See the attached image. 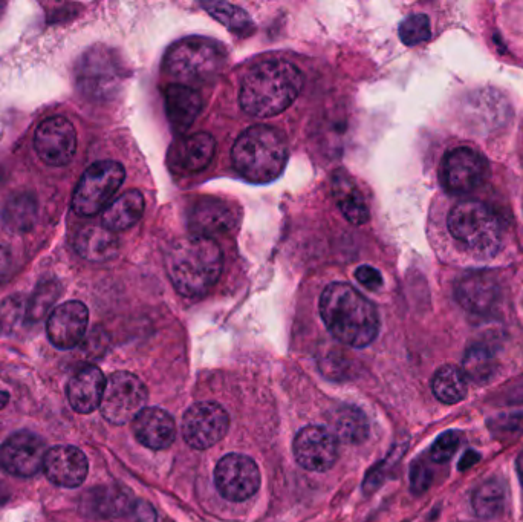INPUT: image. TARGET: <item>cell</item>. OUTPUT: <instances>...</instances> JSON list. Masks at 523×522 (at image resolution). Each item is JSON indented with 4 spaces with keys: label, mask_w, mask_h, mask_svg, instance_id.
Segmentation results:
<instances>
[{
    "label": "cell",
    "mask_w": 523,
    "mask_h": 522,
    "mask_svg": "<svg viewBox=\"0 0 523 522\" xmlns=\"http://www.w3.org/2000/svg\"><path fill=\"white\" fill-rule=\"evenodd\" d=\"M462 371H464L465 377L476 385H485L496 374V360L485 346H472L465 353Z\"/></svg>",
    "instance_id": "32"
},
{
    "label": "cell",
    "mask_w": 523,
    "mask_h": 522,
    "mask_svg": "<svg viewBox=\"0 0 523 522\" xmlns=\"http://www.w3.org/2000/svg\"><path fill=\"white\" fill-rule=\"evenodd\" d=\"M60 285L56 281L40 282L33 296L26 301V320L28 323L40 322L48 316L60 297Z\"/></svg>",
    "instance_id": "33"
},
{
    "label": "cell",
    "mask_w": 523,
    "mask_h": 522,
    "mask_svg": "<svg viewBox=\"0 0 523 522\" xmlns=\"http://www.w3.org/2000/svg\"><path fill=\"white\" fill-rule=\"evenodd\" d=\"M479 458H481V455H479L478 452H475V451L465 452L464 457H462V460L459 461L458 469L459 470L470 469V467H473V466H475L476 463H478Z\"/></svg>",
    "instance_id": "41"
},
{
    "label": "cell",
    "mask_w": 523,
    "mask_h": 522,
    "mask_svg": "<svg viewBox=\"0 0 523 522\" xmlns=\"http://www.w3.org/2000/svg\"><path fill=\"white\" fill-rule=\"evenodd\" d=\"M456 299L470 313L485 314L498 302L499 284L487 271H472L455 285Z\"/></svg>",
    "instance_id": "19"
},
{
    "label": "cell",
    "mask_w": 523,
    "mask_h": 522,
    "mask_svg": "<svg viewBox=\"0 0 523 522\" xmlns=\"http://www.w3.org/2000/svg\"><path fill=\"white\" fill-rule=\"evenodd\" d=\"M432 36L430 20L426 14H412L401 22L400 39L404 45L416 46L427 42Z\"/></svg>",
    "instance_id": "34"
},
{
    "label": "cell",
    "mask_w": 523,
    "mask_h": 522,
    "mask_svg": "<svg viewBox=\"0 0 523 522\" xmlns=\"http://www.w3.org/2000/svg\"><path fill=\"white\" fill-rule=\"evenodd\" d=\"M432 391L436 399L446 405L462 402L468 392L464 371L456 365L441 366L433 377Z\"/></svg>",
    "instance_id": "27"
},
{
    "label": "cell",
    "mask_w": 523,
    "mask_h": 522,
    "mask_svg": "<svg viewBox=\"0 0 523 522\" xmlns=\"http://www.w3.org/2000/svg\"><path fill=\"white\" fill-rule=\"evenodd\" d=\"M430 481H432V472H430L429 467L421 461L413 464L412 472H410V484H412L413 492H426L429 489Z\"/></svg>",
    "instance_id": "39"
},
{
    "label": "cell",
    "mask_w": 523,
    "mask_h": 522,
    "mask_svg": "<svg viewBox=\"0 0 523 522\" xmlns=\"http://www.w3.org/2000/svg\"><path fill=\"white\" fill-rule=\"evenodd\" d=\"M144 196L140 190H129L109 204L103 212L101 226L111 232H123L140 221L144 213Z\"/></svg>",
    "instance_id": "25"
},
{
    "label": "cell",
    "mask_w": 523,
    "mask_h": 522,
    "mask_svg": "<svg viewBox=\"0 0 523 522\" xmlns=\"http://www.w3.org/2000/svg\"><path fill=\"white\" fill-rule=\"evenodd\" d=\"M227 51L207 37L179 40L164 57V71L178 85L193 86L212 82L225 66Z\"/></svg>",
    "instance_id": "5"
},
{
    "label": "cell",
    "mask_w": 523,
    "mask_h": 522,
    "mask_svg": "<svg viewBox=\"0 0 523 522\" xmlns=\"http://www.w3.org/2000/svg\"><path fill=\"white\" fill-rule=\"evenodd\" d=\"M89 311L82 302L71 301L52 311L46 323L49 342L59 350H72L88 330Z\"/></svg>",
    "instance_id": "16"
},
{
    "label": "cell",
    "mask_w": 523,
    "mask_h": 522,
    "mask_svg": "<svg viewBox=\"0 0 523 522\" xmlns=\"http://www.w3.org/2000/svg\"><path fill=\"white\" fill-rule=\"evenodd\" d=\"M332 193L338 209L342 210L343 216L355 226L366 224L369 221L368 204L364 201L360 189H358L351 175L343 169H338L332 175Z\"/></svg>",
    "instance_id": "24"
},
{
    "label": "cell",
    "mask_w": 523,
    "mask_h": 522,
    "mask_svg": "<svg viewBox=\"0 0 523 522\" xmlns=\"http://www.w3.org/2000/svg\"><path fill=\"white\" fill-rule=\"evenodd\" d=\"M302 72L283 60L259 63L250 69L241 88V106L257 118H270L290 108L302 91Z\"/></svg>",
    "instance_id": "2"
},
{
    "label": "cell",
    "mask_w": 523,
    "mask_h": 522,
    "mask_svg": "<svg viewBox=\"0 0 523 522\" xmlns=\"http://www.w3.org/2000/svg\"><path fill=\"white\" fill-rule=\"evenodd\" d=\"M487 177V163L470 147H456L442 161L441 180L449 192H473Z\"/></svg>",
    "instance_id": "14"
},
{
    "label": "cell",
    "mask_w": 523,
    "mask_h": 522,
    "mask_svg": "<svg viewBox=\"0 0 523 522\" xmlns=\"http://www.w3.org/2000/svg\"><path fill=\"white\" fill-rule=\"evenodd\" d=\"M202 7L231 33L238 34V36H250L253 33V20L241 7L228 4V2H204Z\"/></svg>",
    "instance_id": "30"
},
{
    "label": "cell",
    "mask_w": 523,
    "mask_h": 522,
    "mask_svg": "<svg viewBox=\"0 0 523 522\" xmlns=\"http://www.w3.org/2000/svg\"><path fill=\"white\" fill-rule=\"evenodd\" d=\"M26 320V301L22 296L8 297L0 304V333H13Z\"/></svg>",
    "instance_id": "35"
},
{
    "label": "cell",
    "mask_w": 523,
    "mask_h": 522,
    "mask_svg": "<svg viewBox=\"0 0 523 522\" xmlns=\"http://www.w3.org/2000/svg\"><path fill=\"white\" fill-rule=\"evenodd\" d=\"M517 474H519L520 483H522L523 486V452L519 455V458H517Z\"/></svg>",
    "instance_id": "44"
},
{
    "label": "cell",
    "mask_w": 523,
    "mask_h": 522,
    "mask_svg": "<svg viewBox=\"0 0 523 522\" xmlns=\"http://www.w3.org/2000/svg\"><path fill=\"white\" fill-rule=\"evenodd\" d=\"M490 429L502 441L520 437L523 434V414L499 415L490 421Z\"/></svg>",
    "instance_id": "36"
},
{
    "label": "cell",
    "mask_w": 523,
    "mask_h": 522,
    "mask_svg": "<svg viewBox=\"0 0 523 522\" xmlns=\"http://www.w3.org/2000/svg\"><path fill=\"white\" fill-rule=\"evenodd\" d=\"M147 402V388L130 372H115L106 380L101 414L112 425H126L138 417Z\"/></svg>",
    "instance_id": "9"
},
{
    "label": "cell",
    "mask_w": 523,
    "mask_h": 522,
    "mask_svg": "<svg viewBox=\"0 0 523 522\" xmlns=\"http://www.w3.org/2000/svg\"><path fill=\"white\" fill-rule=\"evenodd\" d=\"M230 428L228 412L218 403L199 402L182 418V437L193 449L204 451L218 444Z\"/></svg>",
    "instance_id": "10"
},
{
    "label": "cell",
    "mask_w": 523,
    "mask_h": 522,
    "mask_svg": "<svg viewBox=\"0 0 523 522\" xmlns=\"http://www.w3.org/2000/svg\"><path fill=\"white\" fill-rule=\"evenodd\" d=\"M449 230L475 258L490 259L501 250V221L481 201L467 200L456 204L449 215Z\"/></svg>",
    "instance_id": "6"
},
{
    "label": "cell",
    "mask_w": 523,
    "mask_h": 522,
    "mask_svg": "<svg viewBox=\"0 0 523 522\" xmlns=\"http://www.w3.org/2000/svg\"><path fill=\"white\" fill-rule=\"evenodd\" d=\"M355 279L363 285L364 288H368L371 291L380 290L383 287V276L377 268L371 267V265H361L355 270Z\"/></svg>",
    "instance_id": "38"
},
{
    "label": "cell",
    "mask_w": 523,
    "mask_h": 522,
    "mask_svg": "<svg viewBox=\"0 0 523 522\" xmlns=\"http://www.w3.org/2000/svg\"><path fill=\"white\" fill-rule=\"evenodd\" d=\"M132 431L137 440L152 451L167 449L176 438L175 420L161 408L143 409L135 418Z\"/></svg>",
    "instance_id": "20"
},
{
    "label": "cell",
    "mask_w": 523,
    "mask_h": 522,
    "mask_svg": "<svg viewBox=\"0 0 523 522\" xmlns=\"http://www.w3.org/2000/svg\"><path fill=\"white\" fill-rule=\"evenodd\" d=\"M34 147L43 163L62 167L71 163L77 151V132L68 118L51 117L40 123L34 135Z\"/></svg>",
    "instance_id": "13"
},
{
    "label": "cell",
    "mask_w": 523,
    "mask_h": 522,
    "mask_svg": "<svg viewBox=\"0 0 523 522\" xmlns=\"http://www.w3.org/2000/svg\"><path fill=\"white\" fill-rule=\"evenodd\" d=\"M11 270V253L7 247L0 245V284L8 278Z\"/></svg>",
    "instance_id": "40"
},
{
    "label": "cell",
    "mask_w": 523,
    "mask_h": 522,
    "mask_svg": "<svg viewBox=\"0 0 523 522\" xmlns=\"http://www.w3.org/2000/svg\"><path fill=\"white\" fill-rule=\"evenodd\" d=\"M293 451L303 469L328 472L337 463V438L322 426H306L294 438Z\"/></svg>",
    "instance_id": "15"
},
{
    "label": "cell",
    "mask_w": 523,
    "mask_h": 522,
    "mask_svg": "<svg viewBox=\"0 0 523 522\" xmlns=\"http://www.w3.org/2000/svg\"><path fill=\"white\" fill-rule=\"evenodd\" d=\"M88 458L78 447L56 446L49 449L46 454V477L52 484L60 487H78L88 477Z\"/></svg>",
    "instance_id": "18"
},
{
    "label": "cell",
    "mask_w": 523,
    "mask_h": 522,
    "mask_svg": "<svg viewBox=\"0 0 523 522\" xmlns=\"http://www.w3.org/2000/svg\"><path fill=\"white\" fill-rule=\"evenodd\" d=\"M216 152V140L207 132H199L186 138L176 149V160L186 172H199L212 163Z\"/></svg>",
    "instance_id": "26"
},
{
    "label": "cell",
    "mask_w": 523,
    "mask_h": 522,
    "mask_svg": "<svg viewBox=\"0 0 523 522\" xmlns=\"http://www.w3.org/2000/svg\"><path fill=\"white\" fill-rule=\"evenodd\" d=\"M2 8H4V5L0 4V10H2Z\"/></svg>",
    "instance_id": "45"
},
{
    "label": "cell",
    "mask_w": 523,
    "mask_h": 522,
    "mask_svg": "<svg viewBox=\"0 0 523 522\" xmlns=\"http://www.w3.org/2000/svg\"><path fill=\"white\" fill-rule=\"evenodd\" d=\"M75 252L91 262L114 259L120 250L117 235L103 226H86L75 235Z\"/></svg>",
    "instance_id": "23"
},
{
    "label": "cell",
    "mask_w": 523,
    "mask_h": 522,
    "mask_svg": "<svg viewBox=\"0 0 523 522\" xmlns=\"http://www.w3.org/2000/svg\"><path fill=\"white\" fill-rule=\"evenodd\" d=\"M231 160L244 180L268 184L282 175L288 163V144L279 129L253 126L239 135Z\"/></svg>",
    "instance_id": "4"
},
{
    "label": "cell",
    "mask_w": 523,
    "mask_h": 522,
    "mask_svg": "<svg viewBox=\"0 0 523 522\" xmlns=\"http://www.w3.org/2000/svg\"><path fill=\"white\" fill-rule=\"evenodd\" d=\"M459 444H461V438H459L458 432H446L433 443L430 458L435 463H447L458 451Z\"/></svg>",
    "instance_id": "37"
},
{
    "label": "cell",
    "mask_w": 523,
    "mask_h": 522,
    "mask_svg": "<svg viewBox=\"0 0 523 522\" xmlns=\"http://www.w3.org/2000/svg\"><path fill=\"white\" fill-rule=\"evenodd\" d=\"M332 429H334L335 438L342 440L343 443H361L368 438V418L360 409L345 406L335 412Z\"/></svg>",
    "instance_id": "28"
},
{
    "label": "cell",
    "mask_w": 523,
    "mask_h": 522,
    "mask_svg": "<svg viewBox=\"0 0 523 522\" xmlns=\"http://www.w3.org/2000/svg\"><path fill=\"white\" fill-rule=\"evenodd\" d=\"M8 489L7 486H5L4 481H0V504H4L5 501L8 500Z\"/></svg>",
    "instance_id": "42"
},
{
    "label": "cell",
    "mask_w": 523,
    "mask_h": 522,
    "mask_svg": "<svg viewBox=\"0 0 523 522\" xmlns=\"http://www.w3.org/2000/svg\"><path fill=\"white\" fill-rule=\"evenodd\" d=\"M127 72L114 49L94 46L78 62L77 86L92 100H111L120 92Z\"/></svg>",
    "instance_id": "7"
},
{
    "label": "cell",
    "mask_w": 523,
    "mask_h": 522,
    "mask_svg": "<svg viewBox=\"0 0 523 522\" xmlns=\"http://www.w3.org/2000/svg\"><path fill=\"white\" fill-rule=\"evenodd\" d=\"M166 270L181 296H204L221 278V248L202 236L178 239L167 252Z\"/></svg>",
    "instance_id": "3"
},
{
    "label": "cell",
    "mask_w": 523,
    "mask_h": 522,
    "mask_svg": "<svg viewBox=\"0 0 523 522\" xmlns=\"http://www.w3.org/2000/svg\"><path fill=\"white\" fill-rule=\"evenodd\" d=\"M37 218V203L33 195L14 196L4 209V224L10 232L26 233L33 229Z\"/></svg>",
    "instance_id": "29"
},
{
    "label": "cell",
    "mask_w": 523,
    "mask_h": 522,
    "mask_svg": "<svg viewBox=\"0 0 523 522\" xmlns=\"http://www.w3.org/2000/svg\"><path fill=\"white\" fill-rule=\"evenodd\" d=\"M126 178L123 164L117 161H98L92 164L78 183L72 196L75 215L89 218L106 209L112 196L118 192Z\"/></svg>",
    "instance_id": "8"
},
{
    "label": "cell",
    "mask_w": 523,
    "mask_h": 522,
    "mask_svg": "<svg viewBox=\"0 0 523 522\" xmlns=\"http://www.w3.org/2000/svg\"><path fill=\"white\" fill-rule=\"evenodd\" d=\"M320 314L329 333L352 348L371 345L380 331L375 305L345 282H334L325 288L320 297Z\"/></svg>",
    "instance_id": "1"
},
{
    "label": "cell",
    "mask_w": 523,
    "mask_h": 522,
    "mask_svg": "<svg viewBox=\"0 0 523 522\" xmlns=\"http://www.w3.org/2000/svg\"><path fill=\"white\" fill-rule=\"evenodd\" d=\"M8 402H10V395H8V392L0 391V411L8 405Z\"/></svg>",
    "instance_id": "43"
},
{
    "label": "cell",
    "mask_w": 523,
    "mask_h": 522,
    "mask_svg": "<svg viewBox=\"0 0 523 522\" xmlns=\"http://www.w3.org/2000/svg\"><path fill=\"white\" fill-rule=\"evenodd\" d=\"M238 209L219 198H201L189 213V227L193 235L213 239L238 226Z\"/></svg>",
    "instance_id": "17"
},
{
    "label": "cell",
    "mask_w": 523,
    "mask_h": 522,
    "mask_svg": "<svg viewBox=\"0 0 523 522\" xmlns=\"http://www.w3.org/2000/svg\"><path fill=\"white\" fill-rule=\"evenodd\" d=\"M216 489L225 500L242 503L259 490L260 472L253 458L242 454L225 455L215 470Z\"/></svg>",
    "instance_id": "11"
},
{
    "label": "cell",
    "mask_w": 523,
    "mask_h": 522,
    "mask_svg": "<svg viewBox=\"0 0 523 522\" xmlns=\"http://www.w3.org/2000/svg\"><path fill=\"white\" fill-rule=\"evenodd\" d=\"M166 114L173 131L184 134L201 114L202 98L195 88L172 83L164 92Z\"/></svg>",
    "instance_id": "22"
},
{
    "label": "cell",
    "mask_w": 523,
    "mask_h": 522,
    "mask_svg": "<svg viewBox=\"0 0 523 522\" xmlns=\"http://www.w3.org/2000/svg\"><path fill=\"white\" fill-rule=\"evenodd\" d=\"M522 399H523V394H522Z\"/></svg>",
    "instance_id": "46"
},
{
    "label": "cell",
    "mask_w": 523,
    "mask_h": 522,
    "mask_svg": "<svg viewBox=\"0 0 523 522\" xmlns=\"http://www.w3.org/2000/svg\"><path fill=\"white\" fill-rule=\"evenodd\" d=\"M46 454L48 447L39 435L30 431L16 432L0 447V467L13 477H34L43 469Z\"/></svg>",
    "instance_id": "12"
},
{
    "label": "cell",
    "mask_w": 523,
    "mask_h": 522,
    "mask_svg": "<svg viewBox=\"0 0 523 522\" xmlns=\"http://www.w3.org/2000/svg\"><path fill=\"white\" fill-rule=\"evenodd\" d=\"M106 379L97 366H86L72 377L68 385L69 405L78 414H91L100 408Z\"/></svg>",
    "instance_id": "21"
},
{
    "label": "cell",
    "mask_w": 523,
    "mask_h": 522,
    "mask_svg": "<svg viewBox=\"0 0 523 522\" xmlns=\"http://www.w3.org/2000/svg\"><path fill=\"white\" fill-rule=\"evenodd\" d=\"M507 492L499 480H488L476 489L473 495V509L482 519L496 518L504 510Z\"/></svg>",
    "instance_id": "31"
}]
</instances>
